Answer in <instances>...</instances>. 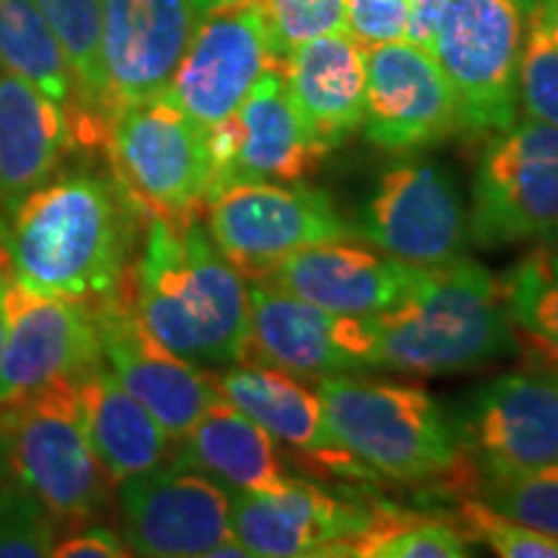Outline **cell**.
<instances>
[{"instance_id":"cell-18","label":"cell","mask_w":558,"mask_h":558,"mask_svg":"<svg viewBox=\"0 0 558 558\" xmlns=\"http://www.w3.org/2000/svg\"><path fill=\"white\" fill-rule=\"evenodd\" d=\"M94 316L107 367L177 442L220 399L215 375L179 357L145 329L132 305L130 284L96 305Z\"/></svg>"},{"instance_id":"cell-7","label":"cell","mask_w":558,"mask_h":558,"mask_svg":"<svg viewBox=\"0 0 558 558\" xmlns=\"http://www.w3.org/2000/svg\"><path fill=\"white\" fill-rule=\"evenodd\" d=\"M535 0H445L429 52L458 96L463 130L518 122V68Z\"/></svg>"},{"instance_id":"cell-21","label":"cell","mask_w":558,"mask_h":558,"mask_svg":"<svg viewBox=\"0 0 558 558\" xmlns=\"http://www.w3.org/2000/svg\"><path fill=\"white\" fill-rule=\"evenodd\" d=\"M99 9L101 58L117 114L169 88L199 13L192 0H99Z\"/></svg>"},{"instance_id":"cell-19","label":"cell","mask_w":558,"mask_h":558,"mask_svg":"<svg viewBox=\"0 0 558 558\" xmlns=\"http://www.w3.org/2000/svg\"><path fill=\"white\" fill-rule=\"evenodd\" d=\"M369 525V509L308 481L290 478L275 492H230V530L248 556H349Z\"/></svg>"},{"instance_id":"cell-20","label":"cell","mask_w":558,"mask_h":558,"mask_svg":"<svg viewBox=\"0 0 558 558\" xmlns=\"http://www.w3.org/2000/svg\"><path fill=\"white\" fill-rule=\"evenodd\" d=\"M215 383L222 399L267 429L305 471L326 481L375 478L331 432L318 390L298 375L259 362H233Z\"/></svg>"},{"instance_id":"cell-23","label":"cell","mask_w":558,"mask_h":558,"mask_svg":"<svg viewBox=\"0 0 558 558\" xmlns=\"http://www.w3.org/2000/svg\"><path fill=\"white\" fill-rule=\"evenodd\" d=\"M300 124L318 148H339L362 128L367 47L352 34L331 32L298 45L282 65Z\"/></svg>"},{"instance_id":"cell-8","label":"cell","mask_w":558,"mask_h":558,"mask_svg":"<svg viewBox=\"0 0 558 558\" xmlns=\"http://www.w3.org/2000/svg\"><path fill=\"white\" fill-rule=\"evenodd\" d=\"M202 215L209 239L243 279H264L298 251L354 235L329 194L300 181L230 186Z\"/></svg>"},{"instance_id":"cell-24","label":"cell","mask_w":558,"mask_h":558,"mask_svg":"<svg viewBox=\"0 0 558 558\" xmlns=\"http://www.w3.org/2000/svg\"><path fill=\"white\" fill-rule=\"evenodd\" d=\"M73 388L83 432L117 484L156 471L173 456L169 432L117 380L107 362L83 369Z\"/></svg>"},{"instance_id":"cell-35","label":"cell","mask_w":558,"mask_h":558,"mask_svg":"<svg viewBox=\"0 0 558 558\" xmlns=\"http://www.w3.org/2000/svg\"><path fill=\"white\" fill-rule=\"evenodd\" d=\"M279 58L320 34L347 32L344 0H262Z\"/></svg>"},{"instance_id":"cell-6","label":"cell","mask_w":558,"mask_h":558,"mask_svg":"<svg viewBox=\"0 0 558 558\" xmlns=\"http://www.w3.org/2000/svg\"><path fill=\"white\" fill-rule=\"evenodd\" d=\"M114 184L137 215L184 222L205 209L207 128L166 94L111 117L107 148Z\"/></svg>"},{"instance_id":"cell-4","label":"cell","mask_w":558,"mask_h":558,"mask_svg":"<svg viewBox=\"0 0 558 558\" xmlns=\"http://www.w3.org/2000/svg\"><path fill=\"white\" fill-rule=\"evenodd\" d=\"M316 390L331 432L373 476L460 481L465 460L456 429L427 390L352 373L316 378Z\"/></svg>"},{"instance_id":"cell-38","label":"cell","mask_w":558,"mask_h":558,"mask_svg":"<svg viewBox=\"0 0 558 558\" xmlns=\"http://www.w3.org/2000/svg\"><path fill=\"white\" fill-rule=\"evenodd\" d=\"M445 0H409V26H407V41L418 47L432 45V34H435L437 19L442 13Z\"/></svg>"},{"instance_id":"cell-22","label":"cell","mask_w":558,"mask_h":558,"mask_svg":"<svg viewBox=\"0 0 558 558\" xmlns=\"http://www.w3.org/2000/svg\"><path fill=\"white\" fill-rule=\"evenodd\" d=\"M418 271L422 267L344 239L298 251L264 279L318 308L369 318L393 308Z\"/></svg>"},{"instance_id":"cell-2","label":"cell","mask_w":558,"mask_h":558,"mask_svg":"<svg viewBox=\"0 0 558 558\" xmlns=\"http://www.w3.org/2000/svg\"><path fill=\"white\" fill-rule=\"evenodd\" d=\"M130 298L160 344L194 365L246 357L248 288L199 218H153L130 269Z\"/></svg>"},{"instance_id":"cell-27","label":"cell","mask_w":558,"mask_h":558,"mask_svg":"<svg viewBox=\"0 0 558 558\" xmlns=\"http://www.w3.org/2000/svg\"><path fill=\"white\" fill-rule=\"evenodd\" d=\"M0 65L58 104L75 148L96 150L65 52L37 0H0Z\"/></svg>"},{"instance_id":"cell-1","label":"cell","mask_w":558,"mask_h":558,"mask_svg":"<svg viewBox=\"0 0 558 558\" xmlns=\"http://www.w3.org/2000/svg\"><path fill=\"white\" fill-rule=\"evenodd\" d=\"M132 215L114 179L52 173L5 215L13 279L96 308L130 284Z\"/></svg>"},{"instance_id":"cell-16","label":"cell","mask_w":558,"mask_h":558,"mask_svg":"<svg viewBox=\"0 0 558 558\" xmlns=\"http://www.w3.org/2000/svg\"><path fill=\"white\" fill-rule=\"evenodd\" d=\"M122 538L135 556H209L233 538L230 492L205 473L160 465L117 484Z\"/></svg>"},{"instance_id":"cell-10","label":"cell","mask_w":558,"mask_h":558,"mask_svg":"<svg viewBox=\"0 0 558 558\" xmlns=\"http://www.w3.org/2000/svg\"><path fill=\"white\" fill-rule=\"evenodd\" d=\"M558 220V128L522 120L499 130L473 177L471 239L486 248L543 239Z\"/></svg>"},{"instance_id":"cell-28","label":"cell","mask_w":558,"mask_h":558,"mask_svg":"<svg viewBox=\"0 0 558 558\" xmlns=\"http://www.w3.org/2000/svg\"><path fill=\"white\" fill-rule=\"evenodd\" d=\"M37 5L65 52L96 150H104L114 107L101 58L99 0H37Z\"/></svg>"},{"instance_id":"cell-17","label":"cell","mask_w":558,"mask_h":558,"mask_svg":"<svg viewBox=\"0 0 558 558\" xmlns=\"http://www.w3.org/2000/svg\"><path fill=\"white\" fill-rule=\"evenodd\" d=\"M367 143L390 153H414L442 143L458 130V96L427 47L407 39L367 47Z\"/></svg>"},{"instance_id":"cell-33","label":"cell","mask_w":558,"mask_h":558,"mask_svg":"<svg viewBox=\"0 0 558 558\" xmlns=\"http://www.w3.org/2000/svg\"><path fill=\"white\" fill-rule=\"evenodd\" d=\"M58 530V520L39 499L0 478V558L52 556Z\"/></svg>"},{"instance_id":"cell-26","label":"cell","mask_w":558,"mask_h":558,"mask_svg":"<svg viewBox=\"0 0 558 558\" xmlns=\"http://www.w3.org/2000/svg\"><path fill=\"white\" fill-rule=\"evenodd\" d=\"M58 104L0 65V209L9 215L73 150Z\"/></svg>"},{"instance_id":"cell-9","label":"cell","mask_w":558,"mask_h":558,"mask_svg":"<svg viewBox=\"0 0 558 558\" xmlns=\"http://www.w3.org/2000/svg\"><path fill=\"white\" fill-rule=\"evenodd\" d=\"M352 233L414 267L456 262L471 241L469 213L456 177L427 158L388 166L360 205Z\"/></svg>"},{"instance_id":"cell-36","label":"cell","mask_w":558,"mask_h":558,"mask_svg":"<svg viewBox=\"0 0 558 558\" xmlns=\"http://www.w3.org/2000/svg\"><path fill=\"white\" fill-rule=\"evenodd\" d=\"M347 34L362 47H378L407 37L409 0H344Z\"/></svg>"},{"instance_id":"cell-14","label":"cell","mask_w":558,"mask_h":558,"mask_svg":"<svg viewBox=\"0 0 558 558\" xmlns=\"http://www.w3.org/2000/svg\"><path fill=\"white\" fill-rule=\"evenodd\" d=\"M94 308L45 295L11 279L5 295V341L0 352V407L32 399L101 362Z\"/></svg>"},{"instance_id":"cell-40","label":"cell","mask_w":558,"mask_h":558,"mask_svg":"<svg viewBox=\"0 0 558 558\" xmlns=\"http://www.w3.org/2000/svg\"><path fill=\"white\" fill-rule=\"evenodd\" d=\"M538 5H541L543 19H546L548 29L554 32V37L558 41V0H538Z\"/></svg>"},{"instance_id":"cell-31","label":"cell","mask_w":558,"mask_h":558,"mask_svg":"<svg viewBox=\"0 0 558 558\" xmlns=\"http://www.w3.org/2000/svg\"><path fill=\"white\" fill-rule=\"evenodd\" d=\"M478 499L520 525L558 538V463L478 478Z\"/></svg>"},{"instance_id":"cell-30","label":"cell","mask_w":558,"mask_h":558,"mask_svg":"<svg viewBox=\"0 0 558 558\" xmlns=\"http://www.w3.org/2000/svg\"><path fill=\"white\" fill-rule=\"evenodd\" d=\"M509 320L543 344H558V248H533L501 277Z\"/></svg>"},{"instance_id":"cell-12","label":"cell","mask_w":558,"mask_h":558,"mask_svg":"<svg viewBox=\"0 0 558 558\" xmlns=\"http://www.w3.org/2000/svg\"><path fill=\"white\" fill-rule=\"evenodd\" d=\"M205 205L241 184H295L318 169L326 150L305 135L282 70H269L241 107L207 128Z\"/></svg>"},{"instance_id":"cell-39","label":"cell","mask_w":558,"mask_h":558,"mask_svg":"<svg viewBox=\"0 0 558 558\" xmlns=\"http://www.w3.org/2000/svg\"><path fill=\"white\" fill-rule=\"evenodd\" d=\"M13 279L9 248H0V352H3L5 341V295H9V284Z\"/></svg>"},{"instance_id":"cell-25","label":"cell","mask_w":558,"mask_h":558,"mask_svg":"<svg viewBox=\"0 0 558 558\" xmlns=\"http://www.w3.org/2000/svg\"><path fill=\"white\" fill-rule=\"evenodd\" d=\"M171 463L205 473L228 492H275L292 478L275 437L222 396L177 439Z\"/></svg>"},{"instance_id":"cell-13","label":"cell","mask_w":558,"mask_h":558,"mask_svg":"<svg viewBox=\"0 0 558 558\" xmlns=\"http://www.w3.org/2000/svg\"><path fill=\"white\" fill-rule=\"evenodd\" d=\"M262 0L205 13L163 90L202 128L226 120L269 70H282Z\"/></svg>"},{"instance_id":"cell-29","label":"cell","mask_w":558,"mask_h":558,"mask_svg":"<svg viewBox=\"0 0 558 558\" xmlns=\"http://www.w3.org/2000/svg\"><path fill=\"white\" fill-rule=\"evenodd\" d=\"M349 556L367 558H463L471 538L448 522L422 514L373 512V525L349 546Z\"/></svg>"},{"instance_id":"cell-37","label":"cell","mask_w":558,"mask_h":558,"mask_svg":"<svg viewBox=\"0 0 558 558\" xmlns=\"http://www.w3.org/2000/svg\"><path fill=\"white\" fill-rule=\"evenodd\" d=\"M52 556L58 558H124L132 556L128 541L122 538L117 530L107 525H96V522H88V525L73 527L68 538L54 543Z\"/></svg>"},{"instance_id":"cell-3","label":"cell","mask_w":558,"mask_h":558,"mask_svg":"<svg viewBox=\"0 0 558 558\" xmlns=\"http://www.w3.org/2000/svg\"><path fill=\"white\" fill-rule=\"evenodd\" d=\"M373 367L448 375L507 357L512 320L492 271L460 256L422 267L393 308L369 316Z\"/></svg>"},{"instance_id":"cell-44","label":"cell","mask_w":558,"mask_h":558,"mask_svg":"<svg viewBox=\"0 0 558 558\" xmlns=\"http://www.w3.org/2000/svg\"><path fill=\"white\" fill-rule=\"evenodd\" d=\"M538 344H543V341H538ZM543 347H548L550 349V360L558 362V344H543Z\"/></svg>"},{"instance_id":"cell-43","label":"cell","mask_w":558,"mask_h":558,"mask_svg":"<svg viewBox=\"0 0 558 558\" xmlns=\"http://www.w3.org/2000/svg\"><path fill=\"white\" fill-rule=\"evenodd\" d=\"M5 239H9V222H5L3 209H0V248H5Z\"/></svg>"},{"instance_id":"cell-42","label":"cell","mask_w":558,"mask_h":558,"mask_svg":"<svg viewBox=\"0 0 558 558\" xmlns=\"http://www.w3.org/2000/svg\"><path fill=\"white\" fill-rule=\"evenodd\" d=\"M543 243H550V246L558 248V220L554 222V226L548 228V233L543 235Z\"/></svg>"},{"instance_id":"cell-32","label":"cell","mask_w":558,"mask_h":558,"mask_svg":"<svg viewBox=\"0 0 558 558\" xmlns=\"http://www.w3.org/2000/svg\"><path fill=\"white\" fill-rule=\"evenodd\" d=\"M518 107L527 120L558 128V41L543 19L538 0L527 13L518 68Z\"/></svg>"},{"instance_id":"cell-11","label":"cell","mask_w":558,"mask_h":558,"mask_svg":"<svg viewBox=\"0 0 558 558\" xmlns=\"http://www.w3.org/2000/svg\"><path fill=\"white\" fill-rule=\"evenodd\" d=\"M473 478L558 463V373H507L473 390L450 418Z\"/></svg>"},{"instance_id":"cell-41","label":"cell","mask_w":558,"mask_h":558,"mask_svg":"<svg viewBox=\"0 0 558 558\" xmlns=\"http://www.w3.org/2000/svg\"><path fill=\"white\" fill-rule=\"evenodd\" d=\"M192 3H194V9H197L199 19H202L205 13L215 11V9H222V5H228V3H235V0H192Z\"/></svg>"},{"instance_id":"cell-15","label":"cell","mask_w":558,"mask_h":558,"mask_svg":"<svg viewBox=\"0 0 558 558\" xmlns=\"http://www.w3.org/2000/svg\"><path fill=\"white\" fill-rule=\"evenodd\" d=\"M248 344L243 362L288 369L303 378L360 373L373 367V329L367 318L341 316L248 279Z\"/></svg>"},{"instance_id":"cell-34","label":"cell","mask_w":558,"mask_h":558,"mask_svg":"<svg viewBox=\"0 0 558 558\" xmlns=\"http://www.w3.org/2000/svg\"><path fill=\"white\" fill-rule=\"evenodd\" d=\"M460 530L473 541L484 543L497 556L505 558H558V538H550L538 530L520 525L505 518L486 501L460 499L458 505Z\"/></svg>"},{"instance_id":"cell-5","label":"cell","mask_w":558,"mask_h":558,"mask_svg":"<svg viewBox=\"0 0 558 558\" xmlns=\"http://www.w3.org/2000/svg\"><path fill=\"white\" fill-rule=\"evenodd\" d=\"M0 478L26 488L65 530L107 512L117 481L83 432L73 380L0 407Z\"/></svg>"}]
</instances>
